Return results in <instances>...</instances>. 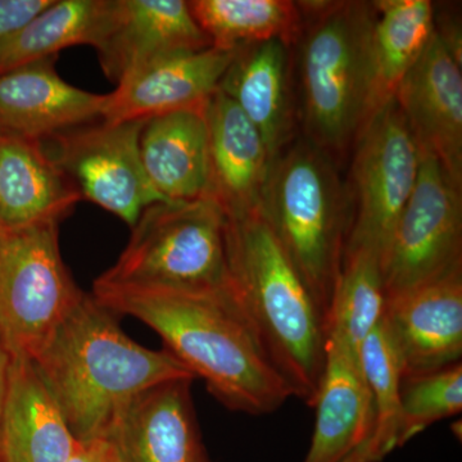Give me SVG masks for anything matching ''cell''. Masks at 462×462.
Returning <instances> with one entry per match:
<instances>
[{"instance_id":"obj_21","label":"cell","mask_w":462,"mask_h":462,"mask_svg":"<svg viewBox=\"0 0 462 462\" xmlns=\"http://www.w3.org/2000/svg\"><path fill=\"white\" fill-rule=\"evenodd\" d=\"M80 200L42 143L0 139V233L58 224Z\"/></svg>"},{"instance_id":"obj_25","label":"cell","mask_w":462,"mask_h":462,"mask_svg":"<svg viewBox=\"0 0 462 462\" xmlns=\"http://www.w3.org/2000/svg\"><path fill=\"white\" fill-rule=\"evenodd\" d=\"M107 0H54L26 26L0 44V74L57 57L75 45L96 47Z\"/></svg>"},{"instance_id":"obj_18","label":"cell","mask_w":462,"mask_h":462,"mask_svg":"<svg viewBox=\"0 0 462 462\" xmlns=\"http://www.w3.org/2000/svg\"><path fill=\"white\" fill-rule=\"evenodd\" d=\"M312 407L316 410L314 434L303 462L357 461L372 437V397L360 355L329 337Z\"/></svg>"},{"instance_id":"obj_31","label":"cell","mask_w":462,"mask_h":462,"mask_svg":"<svg viewBox=\"0 0 462 462\" xmlns=\"http://www.w3.org/2000/svg\"><path fill=\"white\" fill-rule=\"evenodd\" d=\"M12 355L0 334V412H2L3 401H5V389H7L9 367H11Z\"/></svg>"},{"instance_id":"obj_24","label":"cell","mask_w":462,"mask_h":462,"mask_svg":"<svg viewBox=\"0 0 462 462\" xmlns=\"http://www.w3.org/2000/svg\"><path fill=\"white\" fill-rule=\"evenodd\" d=\"M191 14L212 47L236 51L257 42L282 41L291 48L302 27L296 2L289 0H193Z\"/></svg>"},{"instance_id":"obj_30","label":"cell","mask_w":462,"mask_h":462,"mask_svg":"<svg viewBox=\"0 0 462 462\" xmlns=\"http://www.w3.org/2000/svg\"><path fill=\"white\" fill-rule=\"evenodd\" d=\"M67 462H121L117 449L107 437L80 442Z\"/></svg>"},{"instance_id":"obj_22","label":"cell","mask_w":462,"mask_h":462,"mask_svg":"<svg viewBox=\"0 0 462 462\" xmlns=\"http://www.w3.org/2000/svg\"><path fill=\"white\" fill-rule=\"evenodd\" d=\"M205 111L156 116L143 126L139 142L143 167L154 189L169 202L206 196L208 136Z\"/></svg>"},{"instance_id":"obj_12","label":"cell","mask_w":462,"mask_h":462,"mask_svg":"<svg viewBox=\"0 0 462 462\" xmlns=\"http://www.w3.org/2000/svg\"><path fill=\"white\" fill-rule=\"evenodd\" d=\"M383 324L402 378L461 363L462 267L387 297Z\"/></svg>"},{"instance_id":"obj_8","label":"cell","mask_w":462,"mask_h":462,"mask_svg":"<svg viewBox=\"0 0 462 462\" xmlns=\"http://www.w3.org/2000/svg\"><path fill=\"white\" fill-rule=\"evenodd\" d=\"M351 166V225L346 251L366 249L384 257L420 170V148L392 99L356 136Z\"/></svg>"},{"instance_id":"obj_6","label":"cell","mask_w":462,"mask_h":462,"mask_svg":"<svg viewBox=\"0 0 462 462\" xmlns=\"http://www.w3.org/2000/svg\"><path fill=\"white\" fill-rule=\"evenodd\" d=\"M132 229L117 263L98 281L233 294L227 218L211 199L153 203L142 212Z\"/></svg>"},{"instance_id":"obj_16","label":"cell","mask_w":462,"mask_h":462,"mask_svg":"<svg viewBox=\"0 0 462 462\" xmlns=\"http://www.w3.org/2000/svg\"><path fill=\"white\" fill-rule=\"evenodd\" d=\"M208 181L206 199L220 207L227 220L260 212L269 176V152L256 126L220 89L206 111Z\"/></svg>"},{"instance_id":"obj_15","label":"cell","mask_w":462,"mask_h":462,"mask_svg":"<svg viewBox=\"0 0 462 462\" xmlns=\"http://www.w3.org/2000/svg\"><path fill=\"white\" fill-rule=\"evenodd\" d=\"M107 94L66 83L56 57L0 74V139L45 142L57 134L102 118Z\"/></svg>"},{"instance_id":"obj_3","label":"cell","mask_w":462,"mask_h":462,"mask_svg":"<svg viewBox=\"0 0 462 462\" xmlns=\"http://www.w3.org/2000/svg\"><path fill=\"white\" fill-rule=\"evenodd\" d=\"M231 291L293 396L312 406L327 358V322L261 215L227 220Z\"/></svg>"},{"instance_id":"obj_1","label":"cell","mask_w":462,"mask_h":462,"mask_svg":"<svg viewBox=\"0 0 462 462\" xmlns=\"http://www.w3.org/2000/svg\"><path fill=\"white\" fill-rule=\"evenodd\" d=\"M116 315L138 319L165 343L194 378L234 411L263 415L294 397L231 293L109 284L93 293Z\"/></svg>"},{"instance_id":"obj_19","label":"cell","mask_w":462,"mask_h":462,"mask_svg":"<svg viewBox=\"0 0 462 462\" xmlns=\"http://www.w3.org/2000/svg\"><path fill=\"white\" fill-rule=\"evenodd\" d=\"M291 81V45L270 41L236 50L218 88L256 126L272 163L293 142L298 112Z\"/></svg>"},{"instance_id":"obj_23","label":"cell","mask_w":462,"mask_h":462,"mask_svg":"<svg viewBox=\"0 0 462 462\" xmlns=\"http://www.w3.org/2000/svg\"><path fill=\"white\" fill-rule=\"evenodd\" d=\"M374 7L369 118L394 99L404 76L430 44L436 5L430 0H380Z\"/></svg>"},{"instance_id":"obj_26","label":"cell","mask_w":462,"mask_h":462,"mask_svg":"<svg viewBox=\"0 0 462 462\" xmlns=\"http://www.w3.org/2000/svg\"><path fill=\"white\" fill-rule=\"evenodd\" d=\"M387 305L382 260L366 249L346 251L327 319V338L360 355L367 337L383 321Z\"/></svg>"},{"instance_id":"obj_29","label":"cell","mask_w":462,"mask_h":462,"mask_svg":"<svg viewBox=\"0 0 462 462\" xmlns=\"http://www.w3.org/2000/svg\"><path fill=\"white\" fill-rule=\"evenodd\" d=\"M53 3L54 0H0V44Z\"/></svg>"},{"instance_id":"obj_27","label":"cell","mask_w":462,"mask_h":462,"mask_svg":"<svg viewBox=\"0 0 462 462\" xmlns=\"http://www.w3.org/2000/svg\"><path fill=\"white\" fill-rule=\"evenodd\" d=\"M360 364L372 397L373 431L356 462H380L400 447L401 374L396 349L383 321L360 348Z\"/></svg>"},{"instance_id":"obj_13","label":"cell","mask_w":462,"mask_h":462,"mask_svg":"<svg viewBox=\"0 0 462 462\" xmlns=\"http://www.w3.org/2000/svg\"><path fill=\"white\" fill-rule=\"evenodd\" d=\"M394 100L419 148L433 154L462 189L461 63L436 32L418 62L404 76Z\"/></svg>"},{"instance_id":"obj_20","label":"cell","mask_w":462,"mask_h":462,"mask_svg":"<svg viewBox=\"0 0 462 462\" xmlns=\"http://www.w3.org/2000/svg\"><path fill=\"white\" fill-rule=\"evenodd\" d=\"M79 445L35 363L12 356L0 412V462H67Z\"/></svg>"},{"instance_id":"obj_11","label":"cell","mask_w":462,"mask_h":462,"mask_svg":"<svg viewBox=\"0 0 462 462\" xmlns=\"http://www.w3.org/2000/svg\"><path fill=\"white\" fill-rule=\"evenodd\" d=\"M184 0H107L96 50L108 80L172 54L211 48Z\"/></svg>"},{"instance_id":"obj_4","label":"cell","mask_w":462,"mask_h":462,"mask_svg":"<svg viewBox=\"0 0 462 462\" xmlns=\"http://www.w3.org/2000/svg\"><path fill=\"white\" fill-rule=\"evenodd\" d=\"M298 120L305 139L334 161L369 118L374 2H298Z\"/></svg>"},{"instance_id":"obj_14","label":"cell","mask_w":462,"mask_h":462,"mask_svg":"<svg viewBox=\"0 0 462 462\" xmlns=\"http://www.w3.org/2000/svg\"><path fill=\"white\" fill-rule=\"evenodd\" d=\"M236 51L207 48L148 63L107 94L102 121L148 120L173 112L205 111L220 88Z\"/></svg>"},{"instance_id":"obj_17","label":"cell","mask_w":462,"mask_h":462,"mask_svg":"<svg viewBox=\"0 0 462 462\" xmlns=\"http://www.w3.org/2000/svg\"><path fill=\"white\" fill-rule=\"evenodd\" d=\"M191 382L154 385L125 404L106 434L121 462H208L191 401Z\"/></svg>"},{"instance_id":"obj_28","label":"cell","mask_w":462,"mask_h":462,"mask_svg":"<svg viewBox=\"0 0 462 462\" xmlns=\"http://www.w3.org/2000/svg\"><path fill=\"white\" fill-rule=\"evenodd\" d=\"M400 398V447H402L434 422L461 412L462 364L403 376Z\"/></svg>"},{"instance_id":"obj_9","label":"cell","mask_w":462,"mask_h":462,"mask_svg":"<svg viewBox=\"0 0 462 462\" xmlns=\"http://www.w3.org/2000/svg\"><path fill=\"white\" fill-rule=\"evenodd\" d=\"M462 267L461 188L433 154L420 170L382 260L385 294L394 296Z\"/></svg>"},{"instance_id":"obj_7","label":"cell","mask_w":462,"mask_h":462,"mask_svg":"<svg viewBox=\"0 0 462 462\" xmlns=\"http://www.w3.org/2000/svg\"><path fill=\"white\" fill-rule=\"evenodd\" d=\"M84 296L60 257L58 224L0 233V334L33 358Z\"/></svg>"},{"instance_id":"obj_2","label":"cell","mask_w":462,"mask_h":462,"mask_svg":"<svg viewBox=\"0 0 462 462\" xmlns=\"http://www.w3.org/2000/svg\"><path fill=\"white\" fill-rule=\"evenodd\" d=\"M115 315L84 293L32 360L79 442L106 437L116 415L142 392L194 379L166 349L127 337Z\"/></svg>"},{"instance_id":"obj_5","label":"cell","mask_w":462,"mask_h":462,"mask_svg":"<svg viewBox=\"0 0 462 462\" xmlns=\"http://www.w3.org/2000/svg\"><path fill=\"white\" fill-rule=\"evenodd\" d=\"M260 212L327 322L351 225L336 161L305 138L291 142L270 166Z\"/></svg>"},{"instance_id":"obj_10","label":"cell","mask_w":462,"mask_h":462,"mask_svg":"<svg viewBox=\"0 0 462 462\" xmlns=\"http://www.w3.org/2000/svg\"><path fill=\"white\" fill-rule=\"evenodd\" d=\"M145 121L83 125L48 139V147L42 144L81 199L118 216L130 227L148 206L165 200L143 167L139 142Z\"/></svg>"}]
</instances>
